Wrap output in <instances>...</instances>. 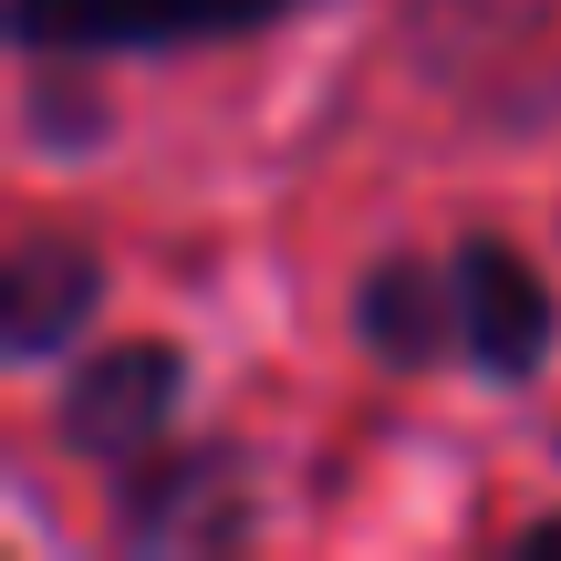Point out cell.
<instances>
[{
  "mask_svg": "<svg viewBox=\"0 0 561 561\" xmlns=\"http://www.w3.org/2000/svg\"><path fill=\"white\" fill-rule=\"evenodd\" d=\"M301 0H11V42L42 62H104V53H178V42H229Z\"/></svg>",
  "mask_w": 561,
  "mask_h": 561,
  "instance_id": "1",
  "label": "cell"
},
{
  "mask_svg": "<svg viewBox=\"0 0 561 561\" xmlns=\"http://www.w3.org/2000/svg\"><path fill=\"white\" fill-rule=\"evenodd\" d=\"M447 280H458V354L479 364V375H500V385L541 375V354H551V291H541V271H530L510 240H458Z\"/></svg>",
  "mask_w": 561,
  "mask_h": 561,
  "instance_id": "2",
  "label": "cell"
},
{
  "mask_svg": "<svg viewBox=\"0 0 561 561\" xmlns=\"http://www.w3.org/2000/svg\"><path fill=\"white\" fill-rule=\"evenodd\" d=\"M178 385H187V364L167 354V343H115V354H94L73 375L62 437L94 447V458H146V447L178 426Z\"/></svg>",
  "mask_w": 561,
  "mask_h": 561,
  "instance_id": "3",
  "label": "cell"
},
{
  "mask_svg": "<svg viewBox=\"0 0 561 561\" xmlns=\"http://www.w3.org/2000/svg\"><path fill=\"white\" fill-rule=\"evenodd\" d=\"M104 271L83 240H62V229H21L11 271H0V343L11 354H53V343L83 333V312H94Z\"/></svg>",
  "mask_w": 561,
  "mask_h": 561,
  "instance_id": "4",
  "label": "cell"
},
{
  "mask_svg": "<svg viewBox=\"0 0 561 561\" xmlns=\"http://www.w3.org/2000/svg\"><path fill=\"white\" fill-rule=\"evenodd\" d=\"M354 322L385 364H437V354H458V280L426 261H385V271H364Z\"/></svg>",
  "mask_w": 561,
  "mask_h": 561,
  "instance_id": "5",
  "label": "cell"
},
{
  "mask_svg": "<svg viewBox=\"0 0 561 561\" xmlns=\"http://www.w3.org/2000/svg\"><path fill=\"white\" fill-rule=\"evenodd\" d=\"M198 500H240L229 489L219 458H187V468H146L136 500H125V520H136V541H229V510H198Z\"/></svg>",
  "mask_w": 561,
  "mask_h": 561,
  "instance_id": "6",
  "label": "cell"
}]
</instances>
